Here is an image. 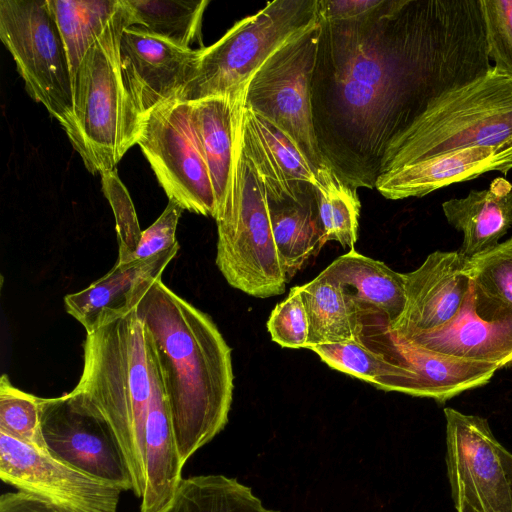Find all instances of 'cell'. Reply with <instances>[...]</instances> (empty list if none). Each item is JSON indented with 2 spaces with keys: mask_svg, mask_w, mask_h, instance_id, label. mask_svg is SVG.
<instances>
[{
  "mask_svg": "<svg viewBox=\"0 0 512 512\" xmlns=\"http://www.w3.org/2000/svg\"><path fill=\"white\" fill-rule=\"evenodd\" d=\"M319 22L314 131L325 165L355 189L375 188L386 150L433 100L492 67L480 0H381Z\"/></svg>",
  "mask_w": 512,
  "mask_h": 512,
  "instance_id": "1",
  "label": "cell"
},
{
  "mask_svg": "<svg viewBox=\"0 0 512 512\" xmlns=\"http://www.w3.org/2000/svg\"><path fill=\"white\" fill-rule=\"evenodd\" d=\"M135 310L184 465L228 423L234 390L231 348L211 317L173 292L162 277L146 280Z\"/></svg>",
  "mask_w": 512,
  "mask_h": 512,
  "instance_id": "2",
  "label": "cell"
},
{
  "mask_svg": "<svg viewBox=\"0 0 512 512\" xmlns=\"http://www.w3.org/2000/svg\"><path fill=\"white\" fill-rule=\"evenodd\" d=\"M82 375L71 391L110 425L141 498L145 434L158 371L135 308L86 334Z\"/></svg>",
  "mask_w": 512,
  "mask_h": 512,
  "instance_id": "3",
  "label": "cell"
},
{
  "mask_svg": "<svg viewBox=\"0 0 512 512\" xmlns=\"http://www.w3.org/2000/svg\"><path fill=\"white\" fill-rule=\"evenodd\" d=\"M120 5L88 49L73 79V126L67 135L91 173L116 168L139 138L143 116L125 81L120 37L129 27Z\"/></svg>",
  "mask_w": 512,
  "mask_h": 512,
  "instance_id": "4",
  "label": "cell"
},
{
  "mask_svg": "<svg viewBox=\"0 0 512 512\" xmlns=\"http://www.w3.org/2000/svg\"><path fill=\"white\" fill-rule=\"evenodd\" d=\"M238 112L230 179L217 213L216 265L235 289L257 298L281 295L288 283L272 233L266 189L242 140Z\"/></svg>",
  "mask_w": 512,
  "mask_h": 512,
  "instance_id": "5",
  "label": "cell"
},
{
  "mask_svg": "<svg viewBox=\"0 0 512 512\" xmlns=\"http://www.w3.org/2000/svg\"><path fill=\"white\" fill-rule=\"evenodd\" d=\"M512 138V77L492 66L435 100L386 150L380 174L443 152Z\"/></svg>",
  "mask_w": 512,
  "mask_h": 512,
  "instance_id": "6",
  "label": "cell"
},
{
  "mask_svg": "<svg viewBox=\"0 0 512 512\" xmlns=\"http://www.w3.org/2000/svg\"><path fill=\"white\" fill-rule=\"evenodd\" d=\"M317 20V0L268 2L201 49L196 71L179 100L237 93L276 50Z\"/></svg>",
  "mask_w": 512,
  "mask_h": 512,
  "instance_id": "7",
  "label": "cell"
},
{
  "mask_svg": "<svg viewBox=\"0 0 512 512\" xmlns=\"http://www.w3.org/2000/svg\"><path fill=\"white\" fill-rule=\"evenodd\" d=\"M0 39L29 96L42 104L68 135L73 126V77L48 0H1Z\"/></svg>",
  "mask_w": 512,
  "mask_h": 512,
  "instance_id": "8",
  "label": "cell"
},
{
  "mask_svg": "<svg viewBox=\"0 0 512 512\" xmlns=\"http://www.w3.org/2000/svg\"><path fill=\"white\" fill-rule=\"evenodd\" d=\"M320 31L318 19L293 35L255 71L245 88V106L284 132L314 171L325 165L314 131L311 103Z\"/></svg>",
  "mask_w": 512,
  "mask_h": 512,
  "instance_id": "9",
  "label": "cell"
},
{
  "mask_svg": "<svg viewBox=\"0 0 512 512\" xmlns=\"http://www.w3.org/2000/svg\"><path fill=\"white\" fill-rule=\"evenodd\" d=\"M137 144L168 200L189 212L215 218L214 189L190 102L172 100L151 110L143 117Z\"/></svg>",
  "mask_w": 512,
  "mask_h": 512,
  "instance_id": "10",
  "label": "cell"
},
{
  "mask_svg": "<svg viewBox=\"0 0 512 512\" xmlns=\"http://www.w3.org/2000/svg\"><path fill=\"white\" fill-rule=\"evenodd\" d=\"M41 427L50 455L93 477L133 490L119 442L107 421L71 392L41 399Z\"/></svg>",
  "mask_w": 512,
  "mask_h": 512,
  "instance_id": "11",
  "label": "cell"
},
{
  "mask_svg": "<svg viewBox=\"0 0 512 512\" xmlns=\"http://www.w3.org/2000/svg\"><path fill=\"white\" fill-rule=\"evenodd\" d=\"M446 465L454 504L481 512H512V489L485 418L445 408Z\"/></svg>",
  "mask_w": 512,
  "mask_h": 512,
  "instance_id": "12",
  "label": "cell"
},
{
  "mask_svg": "<svg viewBox=\"0 0 512 512\" xmlns=\"http://www.w3.org/2000/svg\"><path fill=\"white\" fill-rule=\"evenodd\" d=\"M0 477L17 490L92 512H117L123 491L3 433Z\"/></svg>",
  "mask_w": 512,
  "mask_h": 512,
  "instance_id": "13",
  "label": "cell"
},
{
  "mask_svg": "<svg viewBox=\"0 0 512 512\" xmlns=\"http://www.w3.org/2000/svg\"><path fill=\"white\" fill-rule=\"evenodd\" d=\"M469 259L458 251H435L404 274L406 304L386 329L397 338L434 332L460 314L472 287Z\"/></svg>",
  "mask_w": 512,
  "mask_h": 512,
  "instance_id": "14",
  "label": "cell"
},
{
  "mask_svg": "<svg viewBox=\"0 0 512 512\" xmlns=\"http://www.w3.org/2000/svg\"><path fill=\"white\" fill-rule=\"evenodd\" d=\"M201 49L182 47L135 27L122 31L123 74L143 117L163 103L179 100L196 71Z\"/></svg>",
  "mask_w": 512,
  "mask_h": 512,
  "instance_id": "15",
  "label": "cell"
},
{
  "mask_svg": "<svg viewBox=\"0 0 512 512\" xmlns=\"http://www.w3.org/2000/svg\"><path fill=\"white\" fill-rule=\"evenodd\" d=\"M512 170V138L497 145L443 152L380 174L375 188L385 198L423 197L442 187L497 171Z\"/></svg>",
  "mask_w": 512,
  "mask_h": 512,
  "instance_id": "16",
  "label": "cell"
},
{
  "mask_svg": "<svg viewBox=\"0 0 512 512\" xmlns=\"http://www.w3.org/2000/svg\"><path fill=\"white\" fill-rule=\"evenodd\" d=\"M406 340L437 354L503 368L512 364V310L479 301L473 283L459 316L447 327Z\"/></svg>",
  "mask_w": 512,
  "mask_h": 512,
  "instance_id": "17",
  "label": "cell"
},
{
  "mask_svg": "<svg viewBox=\"0 0 512 512\" xmlns=\"http://www.w3.org/2000/svg\"><path fill=\"white\" fill-rule=\"evenodd\" d=\"M385 346L392 359L405 371L402 378L387 383L382 390L443 403L460 393L487 384L498 367L437 354L413 342L397 338L385 327Z\"/></svg>",
  "mask_w": 512,
  "mask_h": 512,
  "instance_id": "18",
  "label": "cell"
},
{
  "mask_svg": "<svg viewBox=\"0 0 512 512\" xmlns=\"http://www.w3.org/2000/svg\"><path fill=\"white\" fill-rule=\"evenodd\" d=\"M242 140L263 180L267 199L299 200L314 190L315 171L293 141L260 113L243 107Z\"/></svg>",
  "mask_w": 512,
  "mask_h": 512,
  "instance_id": "19",
  "label": "cell"
},
{
  "mask_svg": "<svg viewBox=\"0 0 512 512\" xmlns=\"http://www.w3.org/2000/svg\"><path fill=\"white\" fill-rule=\"evenodd\" d=\"M179 244L155 256L117 263L87 288L64 297L66 311L90 334L126 316L139 301L147 279L161 277L177 255Z\"/></svg>",
  "mask_w": 512,
  "mask_h": 512,
  "instance_id": "20",
  "label": "cell"
},
{
  "mask_svg": "<svg viewBox=\"0 0 512 512\" xmlns=\"http://www.w3.org/2000/svg\"><path fill=\"white\" fill-rule=\"evenodd\" d=\"M442 210L448 223L463 233L459 252L470 260L496 247L512 226V183L497 177L487 189L443 202Z\"/></svg>",
  "mask_w": 512,
  "mask_h": 512,
  "instance_id": "21",
  "label": "cell"
},
{
  "mask_svg": "<svg viewBox=\"0 0 512 512\" xmlns=\"http://www.w3.org/2000/svg\"><path fill=\"white\" fill-rule=\"evenodd\" d=\"M168 401L158 374L145 434V478L140 512H160L174 498L182 468Z\"/></svg>",
  "mask_w": 512,
  "mask_h": 512,
  "instance_id": "22",
  "label": "cell"
},
{
  "mask_svg": "<svg viewBox=\"0 0 512 512\" xmlns=\"http://www.w3.org/2000/svg\"><path fill=\"white\" fill-rule=\"evenodd\" d=\"M353 296L361 313L380 315L386 327L403 313L406 296L404 274L384 262L350 250L324 269Z\"/></svg>",
  "mask_w": 512,
  "mask_h": 512,
  "instance_id": "23",
  "label": "cell"
},
{
  "mask_svg": "<svg viewBox=\"0 0 512 512\" xmlns=\"http://www.w3.org/2000/svg\"><path fill=\"white\" fill-rule=\"evenodd\" d=\"M246 85L235 94L206 97L190 102L193 124L214 189L216 215L224 203L228 190L238 112L244 100Z\"/></svg>",
  "mask_w": 512,
  "mask_h": 512,
  "instance_id": "24",
  "label": "cell"
},
{
  "mask_svg": "<svg viewBox=\"0 0 512 512\" xmlns=\"http://www.w3.org/2000/svg\"><path fill=\"white\" fill-rule=\"evenodd\" d=\"M299 290L309 322L307 347L362 340L359 305L334 277L323 270Z\"/></svg>",
  "mask_w": 512,
  "mask_h": 512,
  "instance_id": "25",
  "label": "cell"
},
{
  "mask_svg": "<svg viewBox=\"0 0 512 512\" xmlns=\"http://www.w3.org/2000/svg\"><path fill=\"white\" fill-rule=\"evenodd\" d=\"M276 249L289 282L327 243L315 188L299 200L268 201Z\"/></svg>",
  "mask_w": 512,
  "mask_h": 512,
  "instance_id": "26",
  "label": "cell"
},
{
  "mask_svg": "<svg viewBox=\"0 0 512 512\" xmlns=\"http://www.w3.org/2000/svg\"><path fill=\"white\" fill-rule=\"evenodd\" d=\"M129 27L138 28L176 45L201 43V24L207 0H121Z\"/></svg>",
  "mask_w": 512,
  "mask_h": 512,
  "instance_id": "27",
  "label": "cell"
},
{
  "mask_svg": "<svg viewBox=\"0 0 512 512\" xmlns=\"http://www.w3.org/2000/svg\"><path fill=\"white\" fill-rule=\"evenodd\" d=\"M160 512H279L267 508L252 489L221 474L183 479L172 501Z\"/></svg>",
  "mask_w": 512,
  "mask_h": 512,
  "instance_id": "28",
  "label": "cell"
},
{
  "mask_svg": "<svg viewBox=\"0 0 512 512\" xmlns=\"http://www.w3.org/2000/svg\"><path fill=\"white\" fill-rule=\"evenodd\" d=\"M66 46L72 77L119 8V0H48Z\"/></svg>",
  "mask_w": 512,
  "mask_h": 512,
  "instance_id": "29",
  "label": "cell"
},
{
  "mask_svg": "<svg viewBox=\"0 0 512 512\" xmlns=\"http://www.w3.org/2000/svg\"><path fill=\"white\" fill-rule=\"evenodd\" d=\"M315 176L319 218L326 241L355 250L361 208L357 189L344 183L326 165L316 170Z\"/></svg>",
  "mask_w": 512,
  "mask_h": 512,
  "instance_id": "30",
  "label": "cell"
},
{
  "mask_svg": "<svg viewBox=\"0 0 512 512\" xmlns=\"http://www.w3.org/2000/svg\"><path fill=\"white\" fill-rule=\"evenodd\" d=\"M330 368L373 384L378 389L404 376V368L386 353L365 345L362 340L308 346Z\"/></svg>",
  "mask_w": 512,
  "mask_h": 512,
  "instance_id": "31",
  "label": "cell"
},
{
  "mask_svg": "<svg viewBox=\"0 0 512 512\" xmlns=\"http://www.w3.org/2000/svg\"><path fill=\"white\" fill-rule=\"evenodd\" d=\"M475 296L499 310H512V237L469 261Z\"/></svg>",
  "mask_w": 512,
  "mask_h": 512,
  "instance_id": "32",
  "label": "cell"
},
{
  "mask_svg": "<svg viewBox=\"0 0 512 512\" xmlns=\"http://www.w3.org/2000/svg\"><path fill=\"white\" fill-rule=\"evenodd\" d=\"M41 399L15 387L9 376L3 374L0 378V433L47 451L41 427Z\"/></svg>",
  "mask_w": 512,
  "mask_h": 512,
  "instance_id": "33",
  "label": "cell"
},
{
  "mask_svg": "<svg viewBox=\"0 0 512 512\" xmlns=\"http://www.w3.org/2000/svg\"><path fill=\"white\" fill-rule=\"evenodd\" d=\"M101 182L104 196L115 217L119 245L117 263L124 264L135 252L142 230L131 197L120 180L117 169L101 173Z\"/></svg>",
  "mask_w": 512,
  "mask_h": 512,
  "instance_id": "34",
  "label": "cell"
},
{
  "mask_svg": "<svg viewBox=\"0 0 512 512\" xmlns=\"http://www.w3.org/2000/svg\"><path fill=\"white\" fill-rule=\"evenodd\" d=\"M480 6L488 57L512 77V0H480Z\"/></svg>",
  "mask_w": 512,
  "mask_h": 512,
  "instance_id": "35",
  "label": "cell"
},
{
  "mask_svg": "<svg viewBox=\"0 0 512 512\" xmlns=\"http://www.w3.org/2000/svg\"><path fill=\"white\" fill-rule=\"evenodd\" d=\"M267 329L274 342L285 348H307L309 322L299 286L290 289L288 296L272 310Z\"/></svg>",
  "mask_w": 512,
  "mask_h": 512,
  "instance_id": "36",
  "label": "cell"
},
{
  "mask_svg": "<svg viewBox=\"0 0 512 512\" xmlns=\"http://www.w3.org/2000/svg\"><path fill=\"white\" fill-rule=\"evenodd\" d=\"M183 211L178 203L169 200L157 220L142 231L140 242L127 263L155 256L177 245L176 230Z\"/></svg>",
  "mask_w": 512,
  "mask_h": 512,
  "instance_id": "37",
  "label": "cell"
},
{
  "mask_svg": "<svg viewBox=\"0 0 512 512\" xmlns=\"http://www.w3.org/2000/svg\"><path fill=\"white\" fill-rule=\"evenodd\" d=\"M0 512H92L17 490L0 497Z\"/></svg>",
  "mask_w": 512,
  "mask_h": 512,
  "instance_id": "38",
  "label": "cell"
},
{
  "mask_svg": "<svg viewBox=\"0 0 512 512\" xmlns=\"http://www.w3.org/2000/svg\"><path fill=\"white\" fill-rule=\"evenodd\" d=\"M381 0H317L320 20H352L370 12Z\"/></svg>",
  "mask_w": 512,
  "mask_h": 512,
  "instance_id": "39",
  "label": "cell"
},
{
  "mask_svg": "<svg viewBox=\"0 0 512 512\" xmlns=\"http://www.w3.org/2000/svg\"><path fill=\"white\" fill-rule=\"evenodd\" d=\"M498 452L502 459L506 474L510 480L512 489V453L509 452L506 448H504L500 443L498 445Z\"/></svg>",
  "mask_w": 512,
  "mask_h": 512,
  "instance_id": "40",
  "label": "cell"
},
{
  "mask_svg": "<svg viewBox=\"0 0 512 512\" xmlns=\"http://www.w3.org/2000/svg\"><path fill=\"white\" fill-rule=\"evenodd\" d=\"M455 508L457 512H481L472 507L470 504H468L465 501H460L457 504H455Z\"/></svg>",
  "mask_w": 512,
  "mask_h": 512,
  "instance_id": "41",
  "label": "cell"
}]
</instances>
